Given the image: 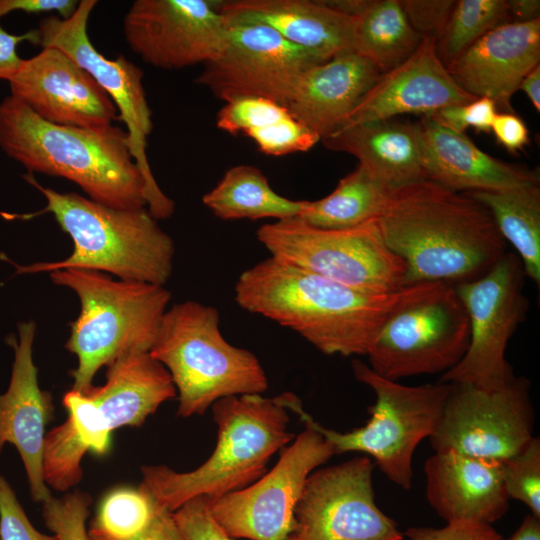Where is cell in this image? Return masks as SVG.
Listing matches in <instances>:
<instances>
[{
  "label": "cell",
  "instance_id": "6da1fadb",
  "mask_svg": "<svg viewBox=\"0 0 540 540\" xmlns=\"http://www.w3.org/2000/svg\"><path fill=\"white\" fill-rule=\"evenodd\" d=\"M377 224L405 263L404 286L472 281L507 252L483 204L428 179L393 189Z\"/></svg>",
  "mask_w": 540,
  "mask_h": 540
},
{
  "label": "cell",
  "instance_id": "7a4b0ae2",
  "mask_svg": "<svg viewBox=\"0 0 540 540\" xmlns=\"http://www.w3.org/2000/svg\"><path fill=\"white\" fill-rule=\"evenodd\" d=\"M430 283L375 294L357 290L273 257L245 270L235 300L300 334L327 355H367L386 319Z\"/></svg>",
  "mask_w": 540,
  "mask_h": 540
},
{
  "label": "cell",
  "instance_id": "3957f363",
  "mask_svg": "<svg viewBox=\"0 0 540 540\" xmlns=\"http://www.w3.org/2000/svg\"><path fill=\"white\" fill-rule=\"evenodd\" d=\"M0 149L29 174L65 178L87 197L117 209L146 206V186L126 130L48 122L13 95L0 102Z\"/></svg>",
  "mask_w": 540,
  "mask_h": 540
},
{
  "label": "cell",
  "instance_id": "277c9868",
  "mask_svg": "<svg viewBox=\"0 0 540 540\" xmlns=\"http://www.w3.org/2000/svg\"><path fill=\"white\" fill-rule=\"evenodd\" d=\"M177 391L168 370L149 352L132 351L108 365L106 381L63 397L67 419L45 436L43 473L47 486L67 491L83 476L87 452L105 455L111 433L123 426H141Z\"/></svg>",
  "mask_w": 540,
  "mask_h": 540
},
{
  "label": "cell",
  "instance_id": "5b68a950",
  "mask_svg": "<svg viewBox=\"0 0 540 540\" xmlns=\"http://www.w3.org/2000/svg\"><path fill=\"white\" fill-rule=\"evenodd\" d=\"M25 180L46 200L35 213L17 216L31 219L50 213L73 242L64 260L13 263L16 273L52 272L80 268L110 273L120 280L164 285L171 276L174 257L172 238L161 229L148 209H117L78 193H61L38 183L31 174Z\"/></svg>",
  "mask_w": 540,
  "mask_h": 540
},
{
  "label": "cell",
  "instance_id": "8992f818",
  "mask_svg": "<svg viewBox=\"0 0 540 540\" xmlns=\"http://www.w3.org/2000/svg\"><path fill=\"white\" fill-rule=\"evenodd\" d=\"M288 410L279 396H230L212 405L216 447L197 469L176 472L165 465L141 467L142 485L169 512L198 496L214 499L240 490L266 473L271 456L291 442Z\"/></svg>",
  "mask_w": 540,
  "mask_h": 540
},
{
  "label": "cell",
  "instance_id": "52a82bcc",
  "mask_svg": "<svg viewBox=\"0 0 540 540\" xmlns=\"http://www.w3.org/2000/svg\"><path fill=\"white\" fill-rule=\"evenodd\" d=\"M51 280L75 292L81 310L70 324L66 349L77 357L72 389L86 392L97 371L119 356L149 352L171 293L164 285L114 280L106 273L67 268L49 273Z\"/></svg>",
  "mask_w": 540,
  "mask_h": 540
},
{
  "label": "cell",
  "instance_id": "ba28073f",
  "mask_svg": "<svg viewBox=\"0 0 540 540\" xmlns=\"http://www.w3.org/2000/svg\"><path fill=\"white\" fill-rule=\"evenodd\" d=\"M149 353L168 370L184 418L202 415L222 398L268 388L258 358L231 345L219 329L218 311L196 301L167 309Z\"/></svg>",
  "mask_w": 540,
  "mask_h": 540
},
{
  "label": "cell",
  "instance_id": "9c48e42d",
  "mask_svg": "<svg viewBox=\"0 0 540 540\" xmlns=\"http://www.w3.org/2000/svg\"><path fill=\"white\" fill-rule=\"evenodd\" d=\"M355 378L369 386L375 403L367 410L370 419L360 428L339 432L322 426L292 393L279 395L283 406L294 412L305 427L320 433L334 454L360 452L374 458L386 477L404 490L412 486V458L419 443L430 438L441 419L451 384L407 386L381 377L361 360L352 361Z\"/></svg>",
  "mask_w": 540,
  "mask_h": 540
},
{
  "label": "cell",
  "instance_id": "30bf717a",
  "mask_svg": "<svg viewBox=\"0 0 540 540\" xmlns=\"http://www.w3.org/2000/svg\"><path fill=\"white\" fill-rule=\"evenodd\" d=\"M256 236L271 257L345 286L375 294L405 287V263L386 245L377 220L325 229L296 217L264 224Z\"/></svg>",
  "mask_w": 540,
  "mask_h": 540
},
{
  "label": "cell",
  "instance_id": "8fae6325",
  "mask_svg": "<svg viewBox=\"0 0 540 540\" xmlns=\"http://www.w3.org/2000/svg\"><path fill=\"white\" fill-rule=\"evenodd\" d=\"M469 338L468 315L454 286L430 283L390 314L366 356L375 373L392 381L443 374L463 358Z\"/></svg>",
  "mask_w": 540,
  "mask_h": 540
},
{
  "label": "cell",
  "instance_id": "7c38bea8",
  "mask_svg": "<svg viewBox=\"0 0 540 540\" xmlns=\"http://www.w3.org/2000/svg\"><path fill=\"white\" fill-rule=\"evenodd\" d=\"M96 4L95 0H82L67 19L54 14L43 18L36 28L37 45L65 53L108 94L126 126L131 155L144 178L147 209L155 219H166L173 214L175 204L158 186L147 159L153 122L143 86L144 73L125 56L108 59L92 44L87 25Z\"/></svg>",
  "mask_w": 540,
  "mask_h": 540
},
{
  "label": "cell",
  "instance_id": "4fadbf2b",
  "mask_svg": "<svg viewBox=\"0 0 540 540\" xmlns=\"http://www.w3.org/2000/svg\"><path fill=\"white\" fill-rule=\"evenodd\" d=\"M524 277L517 254L506 252L483 276L453 285L468 315L469 345L459 363L439 381L495 390L514 377L505 351L528 310Z\"/></svg>",
  "mask_w": 540,
  "mask_h": 540
},
{
  "label": "cell",
  "instance_id": "5bb4252c",
  "mask_svg": "<svg viewBox=\"0 0 540 540\" xmlns=\"http://www.w3.org/2000/svg\"><path fill=\"white\" fill-rule=\"evenodd\" d=\"M451 384L439 424L429 438L435 452L504 462L534 437L530 382L513 377L495 390Z\"/></svg>",
  "mask_w": 540,
  "mask_h": 540
},
{
  "label": "cell",
  "instance_id": "9a60e30c",
  "mask_svg": "<svg viewBox=\"0 0 540 540\" xmlns=\"http://www.w3.org/2000/svg\"><path fill=\"white\" fill-rule=\"evenodd\" d=\"M368 456L315 469L296 504L286 540H403L376 504Z\"/></svg>",
  "mask_w": 540,
  "mask_h": 540
},
{
  "label": "cell",
  "instance_id": "2e32d148",
  "mask_svg": "<svg viewBox=\"0 0 540 540\" xmlns=\"http://www.w3.org/2000/svg\"><path fill=\"white\" fill-rule=\"evenodd\" d=\"M333 455L332 445L305 427L275 466L251 485L206 497L210 512L232 538L286 540L308 476Z\"/></svg>",
  "mask_w": 540,
  "mask_h": 540
},
{
  "label": "cell",
  "instance_id": "e0dca14e",
  "mask_svg": "<svg viewBox=\"0 0 540 540\" xmlns=\"http://www.w3.org/2000/svg\"><path fill=\"white\" fill-rule=\"evenodd\" d=\"M322 62L269 27L229 22L222 52L203 65L196 83L224 102L261 97L286 106L300 76Z\"/></svg>",
  "mask_w": 540,
  "mask_h": 540
},
{
  "label": "cell",
  "instance_id": "ac0fdd59",
  "mask_svg": "<svg viewBox=\"0 0 540 540\" xmlns=\"http://www.w3.org/2000/svg\"><path fill=\"white\" fill-rule=\"evenodd\" d=\"M228 30L216 0H136L123 20L125 39L134 53L166 70L215 59Z\"/></svg>",
  "mask_w": 540,
  "mask_h": 540
},
{
  "label": "cell",
  "instance_id": "d6986e66",
  "mask_svg": "<svg viewBox=\"0 0 540 540\" xmlns=\"http://www.w3.org/2000/svg\"><path fill=\"white\" fill-rule=\"evenodd\" d=\"M11 95L44 120L63 126L112 125L118 111L93 77L62 51L46 47L24 59L8 81Z\"/></svg>",
  "mask_w": 540,
  "mask_h": 540
},
{
  "label": "cell",
  "instance_id": "ffe728a7",
  "mask_svg": "<svg viewBox=\"0 0 540 540\" xmlns=\"http://www.w3.org/2000/svg\"><path fill=\"white\" fill-rule=\"evenodd\" d=\"M36 325L33 321L18 325V340L7 339L14 349L9 387L0 394V452L10 443L17 449L35 502L43 503L52 495L45 483L43 454L46 426L52 417L49 392L41 390L32 347Z\"/></svg>",
  "mask_w": 540,
  "mask_h": 540
},
{
  "label": "cell",
  "instance_id": "44dd1931",
  "mask_svg": "<svg viewBox=\"0 0 540 540\" xmlns=\"http://www.w3.org/2000/svg\"><path fill=\"white\" fill-rule=\"evenodd\" d=\"M476 99L456 84L439 60L436 40L423 37L407 60L380 74L340 129L407 113L428 116Z\"/></svg>",
  "mask_w": 540,
  "mask_h": 540
},
{
  "label": "cell",
  "instance_id": "7402d4cb",
  "mask_svg": "<svg viewBox=\"0 0 540 540\" xmlns=\"http://www.w3.org/2000/svg\"><path fill=\"white\" fill-rule=\"evenodd\" d=\"M540 62V19L502 24L475 41L447 67L468 94L513 113L511 98Z\"/></svg>",
  "mask_w": 540,
  "mask_h": 540
},
{
  "label": "cell",
  "instance_id": "603a6c76",
  "mask_svg": "<svg viewBox=\"0 0 540 540\" xmlns=\"http://www.w3.org/2000/svg\"><path fill=\"white\" fill-rule=\"evenodd\" d=\"M426 498L447 523L492 525L509 509L500 462L453 451L435 452L424 464Z\"/></svg>",
  "mask_w": 540,
  "mask_h": 540
},
{
  "label": "cell",
  "instance_id": "cb8c5ba5",
  "mask_svg": "<svg viewBox=\"0 0 540 540\" xmlns=\"http://www.w3.org/2000/svg\"><path fill=\"white\" fill-rule=\"evenodd\" d=\"M218 8L228 22L269 27L322 61L353 51L355 18L326 1L230 0Z\"/></svg>",
  "mask_w": 540,
  "mask_h": 540
},
{
  "label": "cell",
  "instance_id": "d4e9b609",
  "mask_svg": "<svg viewBox=\"0 0 540 540\" xmlns=\"http://www.w3.org/2000/svg\"><path fill=\"white\" fill-rule=\"evenodd\" d=\"M380 74L356 52H342L307 69L298 79L286 107L323 141L343 126Z\"/></svg>",
  "mask_w": 540,
  "mask_h": 540
},
{
  "label": "cell",
  "instance_id": "484cf974",
  "mask_svg": "<svg viewBox=\"0 0 540 540\" xmlns=\"http://www.w3.org/2000/svg\"><path fill=\"white\" fill-rule=\"evenodd\" d=\"M426 179L454 192L494 191L539 184L538 174L498 160L465 134L429 116L419 122Z\"/></svg>",
  "mask_w": 540,
  "mask_h": 540
},
{
  "label": "cell",
  "instance_id": "4316f807",
  "mask_svg": "<svg viewBox=\"0 0 540 540\" xmlns=\"http://www.w3.org/2000/svg\"><path fill=\"white\" fill-rule=\"evenodd\" d=\"M355 156L359 165L392 189L426 179L419 123L381 120L345 127L322 141Z\"/></svg>",
  "mask_w": 540,
  "mask_h": 540
},
{
  "label": "cell",
  "instance_id": "83f0119b",
  "mask_svg": "<svg viewBox=\"0 0 540 540\" xmlns=\"http://www.w3.org/2000/svg\"><path fill=\"white\" fill-rule=\"evenodd\" d=\"M202 200L215 216L223 220L296 218L306 202L277 194L262 171L245 164L228 169Z\"/></svg>",
  "mask_w": 540,
  "mask_h": 540
},
{
  "label": "cell",
  "instance_id": "f1b7e54d",
  "mask_svg": "<svg viewBox=\"0 0 540 540\" xmlns=\"http://www.w3.org/2000/svg\"><path fill=\"white\" fill-rule=\"evenodd\" d=\"M490 212L504 240L516 250L526 277L540 283V188L539 184L464 192Z\"/></svg>",
  "mask_w": 540,
  "mask_h": 540
},
{
  "label": "cell",
  "instance_id": "f546056e",
  "mask_svg": "<svg viewBox=\"0 0 540 540\" xmlns=\"http://www.w3.org/2000/svg\"><path fill=\"white\" fill-rule=\"evenodd\" d=\"M392 190L358 165L330 194L316 201H306L298 218L325 229L359 226L382 215Z\"/></svg>",
  "mask_w": 540,
  "mask_h": 540
},
{
  "label": "cell",
  "instance_id": "4dcf8cb0",
  "mask_svg": "<svg viewBox=\"0 0 540 540\" xmlns=\"http://www.w3.org/2000/svg\"><path fill=\"white\" fill-rule=\"evenodd\" d=\"M354 18L353 51L381 74L407 60L423 38L408 22L398 0H371Z\"/></svg>",
  "mask_w": 540,
  "mask_h": 540
},
{
  "label": "cell",
  "instance_id": "1f68e13d",
  "mask_svg": "<svg viewBox=\"0 0 540 540\" xmlns=\"http://www.w3.org/2000/svg\"><path fill=\"white\" fill-rule=\"evenodd\" d=\"M162 507L142 486L118 487L101 500L88 529L89 540H130L143 533Z\"/></svg>",
  "mask_w": 540,
  "mask_h": 540
},
{
  "label": "cell",
  "instance_id": "d6a6232c",
  "mask_svg": "<svg viewBox=\"0 0 540 540\" xmlns=\"http://www.w3.org/2000/svg\"><path fill=\"white\" fill-rule=\"evenodd\" d=\"M511 22L507 0L455 1L447 22L436 39V53L447 67L490 30Z\"/></svg>",
  "mask_w": 540,
  "mask_h": 540
},
{
  "label": "cell",
  "instance_id": "836d02e7",
  "mask_svg": "<svg viewBox=\"0 0 540 540\" xmlns=\"http://www.w3.org/2000/svg\"><path fill=\"white\" fill-rule=\"evenodd\" d=\"M505 490L510 499L524 503L540 518V439L533 437L517 454L501 463Z\"/></svg>",
  "mask_w": 540,
  "mask_h": 540
},
{
  "label": "cell",
  "instance_id": "e575fe53",
  "mask_svg": "<svg viewBox=\"0 0 540 540\" xmlns=\"http://www.w3.org/2000/svg\"><path fill=\"white\" fill-rule=\"evenodd\" d=\"M289 113L286 106L270 99L243 97L225 102L217 114L216 125L230 134L248 135Z\"/></svg>",
  "mask_w": 540,
  "mask_h": 540
},
{
  "label": "cell",
  "instance_id": "d590c367",
  "mask_svg": "<svg viewBox=\"0 0 540 540\" xmlns=\"http://www.w3.org/2000/svg\"><path fill=\"white\" fill-rule=\"evenodd\" d=\"M91 503V496L80 490L60 498L51 496L42 503L44 522L58 540H89L86 521Z\"/></svg>",
  "mask_w": 540,
  "mask_h": 540
},
{
  "label": "cell",
  "instance_id": "8d00e7d4",
  "mask_svg": "<svg viewBox=\"0 0 540 540\" xmlns=\"http://www.w3.org/2000/svg\"><path fill=\"white\" fill-rule=\"evenodd\" d=\"M247 136L262 153L271 156L305 152L321 141L316 133L297 120L291 112Z\"/></svg>",
  "mask_w": 540,
  "mask_h": 540
},
{
  "label": "cell",
  "instance_id": "74e56055",
  "mask_svg": "<svg viewBox=\"0 0 540 540\" xmlns=\"http://www.w3.org/2000/svg\"><path fill=\"white\" fill-rule=\"evenodd\" d=\"M172 517L182 540H234L215 520L204 496L185 502Z\"/></svg>",
  "mask_w": 540,
  "mask_h": 540
},
{
  "label": "cell",
  "instance_id": "f35d334b",
  "mask_svg": "<svg viewBox=\"0 0 540 540\" xmlns=\"http://www.w3.org/2000/svg\"><path fill=\"white\" fill-rule=\"evenodd\" d=\"M497 113V106L492 100L480 97L467 104L442 108L428 116L440 125L458 133L464 134L469 127L488 133L491 132Z\"/></svg>",
  "mask_w": 540,
  "mask_h": 540
},
{
  "label": "cell",
  "instance_id": "ab89813d",
  "mask_svg": "<svg viewBox=\"0 0 540 540\" xmlns=\"http://www.w3.org/2000/svg\"><path fill=\"white\" fill-rule=\"evenodd\" d=\"M0 540H58L37 531L29 521L17 496L0 475Z\"/></svg>",
  "mask_w": 540,
  "mask_h": 540
},
{
  "label": "cell",
  "instance_id": "60d3db41",
  "mask_svg": "<svg viewBox=\"0 0 540 540\" xmlns=\"http://www.w3.org/2000/svg\"><path fill=\"white\" fill-rule=\"evenodd\" d=\"M455 1L405 0L400 1L408 22L422 37L435 40L441 34Z\"/></svg>",
  "mask_w": 540,
  "mask_h": 540
},
{
  "label": "cell",
  "instance_id": "b9f144b4",
  "mask_svg": "<svg viewBox=\"0 0 540 540\" xmlns=\"http://www.w3.org/2000/svg\"><path fill=\"white\" fill-rule=\"evenodd\" d=\"M409 540H504L492 525L459 521L444 527H410L405 531Z\"/></svg>",
  "mask_w": 540,
  "mask_h": 540
},
{
  "label": "cell",
  "instance_id": "7bdbcfd3",
  "mask_svg": "<svg viewBox=\"0 0 540 540\" xmlns=\"http://www.w3.org/2000/svg\"><path fill=\"white\" fill-rule=\"evenodd\" d=\"M491 132L509 152L520 151L529 142V131L526 124L514 113H497L491 126Z\"/></svg>",
  "mask_w": 540,
  "mask_h": 540
},
{
  "label": "cell",
  "instance_id": "ee69618b",
  "mask_svg": "<svg viewBox=\"0 0 540 540\" xmlns=\"http://www.w3.org/2000/svg\"><path fill=\"white\" fill-rule=\"evenodd\" d=\"M23 41L37 45L36 29L12 34L0 25V80L8 82L21 68L24 59L18 55L17 47Z\"/></svg>",
  "mask_w": 540,
  "mask_h": 540
},
{
  "label": "cell",
  "instance_id": "f6af8a7d",
  "mask_svg": "<svg viewBox=\"0 0 540 540\" xmlns=\"http://www.w3.org/2000/svg\"><path fill=\"white\" fill-rule=\"evenodd\" d=\"M77 0H0V18L15 12L27 14L56 12L63 19L69 18L77 9Z\"/></svg>",
  "mask_w": 540,
  "mask_h": 540
},
{
  "label": "cell",
  "instance_id": "bcb514c9",
  "mask_svg": "<svg viewBox=\"0 0 540 540\" xmlns=\"http://www.w3.org/2000/svg\"><path fill=\"white\" fill-rule=\"evenodd\" d=\"M130 540H182L174 523L172 512L162 508L152 524L140 535Z\"/></svg>",
  "mask_w": 540,
  "mask_h": 540
},
{
  "label": "cell",
  "instance_id": "7dc6e473",
  "mask_svg": "<svg viewBox=\"0 0 540 540\" xmlns=\"http://www.w3.org/2000/svg\"><path fill=\"white\" fill-rule=\"evenodd\" d=\"M508 13L511 22H531L539 19V0H508Z\"/></svg>",
  "mask_w": 540,
  "mask_h": 540
},
{
  "label": "cell",
  "instance_id": "c3c4849f",
  "mask_svg": "<svg viewBox=\"0 0 540 540\" xmlns=\"http://www.w3.org/2000/svg\"><path fill=\"white\" fill-rule=\"evenodd\" d=\"M522 90L537 112L540 111V65L532 69L521 81Z\"/></svg>",
  "mask_w": 540,
  "mask_h": 540
},
{
  "label": "cell",
  "instance_id": "681fc988",
  "mask_svg": "<svg viewBox=\"0 0 540 540\" xmlns=\"http://www.w3.org/2000/svg\"><path fill=\"white\" fill-rule=\"evenodd\" d=\"M507 540H540V518L527 515Z\"/></svg>",
  "mask_w": 540,
  "mask_h": 540
}]
</instances>
